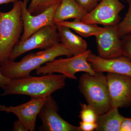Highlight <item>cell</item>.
<instances>
[{
	"mask_svg": "<svg viewBox=\"0 0 131 131\" xmlns=\"http://www.w3.org/2000/svg\"><path fill=\"white\" fill-rule=\"evenodd\" d=\"M62 56L70 57L73 54L59 42L41 51L27 54L19 62L8 59L0 66V70L4 76L11 80L27 77L30 76L32 71Z\"/></svg>",
	"mask_w": 131,
	"mask_h": 131,
	"instance_id": "obj_1",
	"label": "cell"
},
{
	"mask_svg": "<svg viewBox=\"0 0 131 131\" xmlns=\"http://www.w3.org/2000/svg\"><path fill=\"white\" fill-rule=\"evenodd\" d=\"M66 78L62 74L52 73L13 79L2 89L3 93L1 95H23L30 97H47L64 88Z\"/></svg>",
	"mask_w": 131,
	"mask_h": 131,
	"instance_id": "obj_2",
	"label": "cell"
},
{
	"mask_svg": "<svg viewBox=\"0 0 131 131\" xmlns=\"http://www.w3.org/2000/svg\"><path fill=\"white\" fill-rule=\"evenodd\" d=\"M78 86L88 104L98 116L112 108L107 78L103 72H96L94 74L84 73L80 78Z\"/></svg>",
	"mask_w": 131,
	"mask_h": 131,
	"instance_id": "obj_3",
	"label": "cell"
},
{
	"mask_svg": "<svg viewBox=\"0 0 131 131\" xmlns=\"http://www.w3.org/2000/svg\"><path fill=\"white\" fill-rule=\"evenodd\" d=\"M21 1L14 3L9 12L0 11V66L9 59L13 48L19 41L23 30Z\"/></svg>",
	"mask_w": 131,
	"mask_h": 131,
	"instance_id": "obj_4",
	"label": "cell"
},
{
	"mask_svg": "<svg viewBox=\"0 0 131 131\" xmlns=\"http://www.w3.org/2000/svg\"><path fill=\"white\" fill-rule=\"evenodd\" d=\"M91 53L90 50L88 49L84 53L79 55L66 58L56 59L36 69V74L39 75L58 73L64 75L66 78L73 80H77L75 74L78 72L94 74L96 72L88 60Z\"/></svg>",
	"mask_w": 131,
	"mask_h": 131,
	"instance_id": "obj_5",
	"label": "cell"
},
{
	"mask_svg": "<svg viewBox=\"0 0 131 131\" xmlns=\"http://www.w3.org/2000/svg\"><path fill=\"white\" fill-rule=\"evenodd\" d=\"M60 42L56 24L45 27L24 41L19 40L13 48L8 59L14 61L27 52L35 49H45Z\"/></svg>",
	"mask_w": 131,
	"mask_h": 131,
	"instance_id": "obj_6",
	"label": "cell"
},
{
	"mask_svg": "<svg viewBox=\"0 0 131 131\" xmlns=\"http://www.w3.org/2000/svg\"><path fill=\"white\" fill-rule=\"evenodd\" d=\"M124 7L119 0H101L81 20L103 26H117L120 22V13Z\"/></svg>",
	"mask_w": 131,
	"mask_h": 131,
	"instance_id": "obj_7",
	"label": "cell"
},
{
	"mask_svg": "<svg viewBox=\"0 0 131 131\" xmlns=\"http://www.w3.org/2000/svg\"><path fill=\"white\" fill-rule=\"evenodd\" d=\"M28 0L21 1V18L23 24V34L20 41H23L34 33L47 26L54 25L55 13L59 3L50 7L40 13L32 15L27 8Z\"/></svg>",
	"mask_w": 131,
	"mask_h": 131,
	"instance_id": "obj_8",
	"label": "cell"
},
{
	"mask_svg": "<svg viewBox=\"0 0 131 131\" xmlns=\"http://www.w3.org/2000/svg\"><path fill=\"white\" fill-rule=\"evenodd\" d=\"M59 107L51 95L47 97L38 117L42 125L39 127L40 131H81L79 126H74L64 120L59 115Z\"/></svg>",
	"mask_w": 131,
	"mask_h": 131,
	"instance_id": "obj_9",
	"label": "cell"
},
{
	"mask_svg": "<svg viewBox=\"0 0 131 131\" xmlns=\"http://www.w3.org/2000/svg\"><path fill=\"white\" fill-rule=\"evenodd\" d=\"M47 97H31L29 101L16 106H7L0 104V112L13 113L28 131H35L37 117Z\"/></svg>",
	"mask_w": 131,
	"mask_h": 131,
	"instance_id": "obj_10",
	"label": "cell"
},
{
	"mask_svg": "<svg viewBox=\"0 0 131 131\" xmlns=\"http://www.w3.org/2000/svg\"><path fill=\"white\" fill-rule=\"evenodd\" d=\"M106 75L112 107H131V77L112 73Z\"/></svg>",
	"mask_w": 131,
	"mask_h": 131,
	"instance_id": "obj_11",
	"label": "cell"
},
{
	"mask_svg": "<svg viewBox=\"0 0 131 131\" xmlns=\"http://www.w3.org/2000/svg\"><path fill=\"white\" fill-rule=\"evenodd\" d=\"M104 27V30L95 36L98 56L105 59L123 56L122 40L117 26Z\"/></svg>",
	"mask_w": 131,
	"mask_h": 131,
	"instance_id": "obj_12",
	"label": "cell"
},
{
	"mask_svg": "<svg viewBox=\"0 0 131 131\" xmlns=\"http://www.w3.org/2000/svg\"><path fill=\"white\" fill-rule=\"evenodd\" d=\"M88 60L95 72L114 73L131 77V62L124 56L105 59L91 53Z\"/></svg>",
	"mask_w": 131,
	"mask_h": 131,
	"instance_id": "obj_13",
	"label": "cell"
},
{
	"mask_svg": "<svg viewBox=\"0 0 131 131\" xmlns=\"http://www.w3.org/2000/svg\"><path fill=\"white\" fill-rule=\"evenodd\" d=\"M88 13L75 0H61L55 13L54 23L70 19L82 20Z\"/></svg>",
	"mask_w": 131,
	"mask_h": 131,
	"instance_id": "obj_14",
	"label": "cell"
},
{
	"mask_svg": "<svg viewBox=\"0 0 131 131\" xmlns=\"http://www.w3.org/2000/svg\"><path fill=\"white\" fill-rule=\"evenodd\" d=\"M57 25L60 42L72 52L73 56L81 54L86 51L88 45L86 40L74 33L69 27Z\"/></svg>",
	"mask_w": 131,
	"mask_h": 131,
	"instance_id": "obj_15",
	"label": "cell"
},
{
	"mask_svg": "<svg viewBox=\"0 0 131 131\" xmlns=\"http://www.w3.org/2000/svg\"><path fill=\"white\" fill-rule=\"evenodd\" d=\"M125 118L119 113L118 108L112 107L107 112L98 115L95 131H120Z\"/></svg>",
	"mask_w": 131,
	"mask_h": 131,
	"instance_id": "obj_16",
	"label": "cell"
},
{
	"mask_svg": "<svg viewBox=\"0 0 131 131\" xmlns=\"http://www.w3.org/2000/svg\"><path fill=\"white\" fill-rule=\"evenodd\" d=\"M57 25L65 26L73 30L75 32L84 37L91 36L95 37L103 31L105 27H101L95 24H88L81 20H74L73 21H64Z\"/></svg>",
	"mask_w": 131,
	"mask_h": 131,
	"instance_id": "obj_17",
	"label": "cell"
},
{
	"mask_svg": "<svg viewBox=\"0 0 131 131\" xmlns=\"http://www.w3.org/2000/svg\"><path fill=\"white\" fill-rule=\"evenodd\" d=\"M61 0H31L27 7L28 11L32 15L42 13L50 7L59 3Z\"/></svg>",
	"mask_w": 131,
	"mask_h": 131,
	"instance_id": "obj_18",
	"label": "cell"
},
{
	"mask_svg": "<svg viewBox=\"0 0 131 131\" xmlns=\"http://www.w3.org/2000/svg\"><path fill=\"white\" fill-rule=\"evenodd\" d=\"M128 8L126 14L122 21L117 25L120 37L131 33V0H126Z\"/></svg>",
	"mask_w": 131,
	"mask_h": 131,
	"instance_id": "obj_19",
	"label": "cell"
},
{
	"mask_svg": "<svg viewBox=\"0 0 131 131\" xmlns=\"http://www.w3.org/2000/svg\"><path fill=\"white\" fill-rule=\"evenodd\" d=\"M81 110L79 117L81 121L94 123L96 122L98 115L96 112L89 104L81 103Z\"/></svg>",
	"mask_w": 131,
	"mask_h": 131,
	"instance_id": "obj_20",
	"label": "cell"
},
{
	"mask_svg": "<svg viewBox=\"0 0 131 131\" xmlns=\"http://www.w3.org/2000/svg\"><path fill=\"white\" fill-rule=\"evenodd\" d=\"M121 39L123 45V56L131 62V33L125 35Z\"/></svg>",
	"mask_w": 131,
	"mask_h": 131,
	"instance_id": "obj_21",
	"label": "cell"
},
{
	"mask_svg": "<svg viewBox=\"0 0 131 131\" xmlns=\"http://www.w3.org/2000/svg\"><path fill=\"white\" fill-rule=\"evenodd\" d=\"M87 13L95 8L101 0H75Z\"/></svg>",
	"mask_w": 131,
	"mask_h": 131,
	"instance_id": "obj_22",
	"label": "cell"
},
{
	"mask_svg": "<svg viewBox=\"0 0 131 131\" xmlns=\"http://www.w3.org/2000/svg\"><path fill=\"white\" fill-rule=\"evenodd\" d=\"M79 127L81 131H95L97 127V124L96 122L91 123L81 121Z\"/></svg>",
	"mask_w": 131,
	"mask_h": 131,
	"instance_id": "obj_23",
	"label": "cell"
},
{
	"mask_svg": "<svg viewBox=\"0 0 131 131\" xmlns=\"http://www.w3.org/2000/svg\"><path fill=\"white\" fill-rule=\"evenodd\" d=\"M120 131H131V118L125 117L122 122Z\"/></svg>",
	"mask_w": 131,
	"mask_h": 131,
	"instance_id": "obj_24",
	"label": "cell"
},
{
	"mask_svg": "<svg viewBox=\"0 0 131 131\" xmlns=\"http://www.w3.org/2000/svg\"><path fill=\"white\" fill-rule=\"evenodd\" d=\"M13 131H27V129L25 125L18 119L14 122L13 126Z\"/></svg>",
	"mask_w": 131,
	"mask_h": 131,
	"instance_id": "obj_25",
	"label": "cell"
},
{
	"mask_svg": "<svg viewBox=\"0 0 131 131\" xmlns=\"http://www.w3.org/2000/svg\"><path fill=\"white\" fill-rule=\"evenodd\" d=\"M11 79L5 77L1 73L0 70V87L3 89L6 85L9 83Z\"/></svg>",
	"mask_w": 131,
	"mask_h": 131,
	"instance_id": "obj_26",
	"label": "cell"
},
{
	"mask_svg": "<svg viewBox=\"0 0 131 131\" xmlns=\"http://www.w3.org/2000/svg\"><path fill=\"white\" fill-rule=\"evenodd\" d=\"M21 0H0V5L3 4H7L9 3H14Z\"/></svg>",
	"mask_w": 131,
	"mask_h": 131,
	"instance_id": "obj_27",
	"label": "cell"
}]
</instances>
